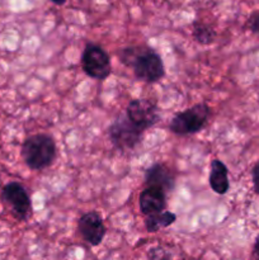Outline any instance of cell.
I'll list each match as a JSON object with an SVG mask.
<instances>
[{"label":"cell","instance_id":"obj_17","mask_svg":"<svg viewBox=\"0 0 259 260\" xmlns=\"http://www.w3.org/2000/svg\"><path fill=\"white\" fill-rule=\"evenodd\" d=\"M253 253H254V256H255V259H256V260H259V235L256 236L255 243H254Z\"/></svg>","mask_w":259,"mask_h":260},{"label":"cell","instance_id":"obj_9","mask_svg":"<svg viewBox=\"0 0 259 260\" xmlns=\"http://www.w3.org/2000/svg\"><path fill=\"white\" fill-rule=\"evenodd\" d=\"M140 211L145 216L164 212L167 208V196L164 190L156 187H146L139 197Z\"/></svg>","mask_w":259,"mask_h":260},{"label":"cell","instance_id":"obj_13","mask_svg":"<svg viewBox=\"0 0 259 260\" xmlns=\"http://www.w3.org/2000/svg\"><path fill=\"white\" fill-rule=\"evenodd\" d=\"M192 36L196 42L201 45H211L216 38V32L211 25L202 22H195L192 28Z\"/></svg>","mask_w":259,"mask_h":260},{"label":"cell","instance_id":"obj_12","mask_svg":"<svg viewBox=\"0 0 259 260\" xmlns=\"http://www.w3.org/2000/svg\"><path fill=\"white\" fill-rule=\"evenodd\" d=\"M177 221V215L170 211H164L161 213H156V215L146 216L145 220V228H146L147 233H157V231L163 230L165 228H169L170 225Z\"/></svg>","mask_w":259,"mask_h":260},{"label":"cell","instance_id":"obj_11","mask_svg":"<svg viewBox=\"0 0 259 260\" xmlns=\"http://www.w3.org/2000/svg\"><path fill=\"white\" fill-rule=\"evenodd\" d=\"M208 184L216 194L223 196L228 193L230 188L229 182V169L221 160L213 159L210 165V175H208Z\"/></svg>","mask_w":259,"mask_h":260},{"label":"cell","instance_id":"obj_5","mask_svg":"<svg viewBox=\"0 0 259 260\" xmlns=\"http://www.w3.org/2000/svg\"><path fill=\"white\" fill-rule=\"evenodd\" d=\"M81 68L89 78L106 80L112 73L109 53L96 43H86L81 55Z\"/></svg>","mask_w":259,"mask_h":260},{"label":"cell","instance_id":"obj_8","mask_svg":"<svg viewBox=\"0 0 259 260\" xmlns=\"http://www.w3.org/2000/svg\"><path fill=\"white\" fill-rule=\"evenodd\" d=\"M78 233L90 246L101 245L107 233L101 213L96 211L84 213L78 220Z\"/></svg>","mask_w":259,"mask_h":260},{"label":"cell","instance_id":"obj_3","mask_svg":"<svg viewBox=\"0 0 259 260\" xmlns=\"http://www.w3.org/2000/svg\"><path fill=\"white\" fill-rule=\"evenodd\" d=\"M211 109L206 103H197L190 108L179 112L172 118L169 129L179 136L198 134L210 118Z\"/></svg>","mask_w":259,"mask_h":260},{"label":"cell","instance_id":"obj_14","mask_svg":"<svg viewBox=\"0 0 259 260\" xmlns=\"http://www.w3.org/2000/svg\"><path fill=\"white\" fill-rule=\"evenodd\" d=\"M149 260H170V256L161 248H154L150 250Z\"/></svg>","mask_w":259,"mask_h":260},{"label":"cell","instance_id":"obj_15","mask_svg":"<svg viewBox=\"0 0 259 260\" xmlns=\"http://www.w3.org/2000/svg\"><path fill=\"white\" fill-rule=\"evenodd\" d=\"M246 25H248V28L251 32L259 36V12H254L253 14L249 17Z\"/></svg>","mask_w":259,"mask_h":260},{"label":"cell","instance_id":"obj_16","mask_svg":"<svg viewBox=\"0 0 259 260\" xmlns=\"http://www.w3.org/2000/svg\"><path fill=\"white\" fill-rule=\"evenodd\" d=\"M251 179H253V187L256 194H259V161L254 165L251 170Z\"/></svg>","mask_w":259,"mask_h":260},{"label":"cell","instance_id":"obj_4","mask_svg":"<svg viewBox=\"0 0 259 260\" xmlns=\"http://www.w3.org/2000/svg\"><path fill=\"white\" fill-rule=\"evenodd\" d=\"M108 136L117 150L131 151L141 144L144 132L132 124L126 114H121L109 124Z\"/></svg>","mask_w":259,"mask_h":260},{"label":"cell","instance_id":"obj_10","mask_svg":"<svg viewBox=\"0 0 259 260\" xmlns=\"http://www.w3.org/2000/svg\"><path fill=\"white\" fill-rule=\"evenodd\" d=\"M145 183L147 187H156L165 193L172 192L175 187V177L165 165L156 162L145 172Z\"/></svg>","mask_w":259,"mask_h":260},{"label":"cell","instance_id":"obj_6","mask_svg":"<svg viewBox=\"0 0 259 260\" xmlns=\"http://www.w3.org/2000/svg\"><path fill=\"white\" fill-rule=\"evenodd\" d=\"M0 198L18 221L29 220L32 216V200L28 190L20 183L10 182L5 184L0 193Z\"/></svg>","mask_w":259,"mask_h":260},{"label":"cell","instance_id":"obj_1","mask_svg":"<svg viewBox=\"0 0 259 260\" xmlns=\"http://www.w3.org/2000/svg\"><path fill=\"white\" fill-rule=\"evenodd\" d=\"M119 61L134 70L135 78L145 83L154 84L164 78L165 68L159 53L146 46H131L117 52Z\"/></svg>","mask_w":259,"mask_h":260},{"label":"cell","instance_id":"obj_7","mask_svg":"<svg viewBox=\"0 0 259 260\" xmlns=\"http://www.w3.org/2000/svg\"><path fill=\"white\" fill-rule=\"evenodd\" d=\"M126 116L132 124L145 132L160 121V109L150 99H134L127 106Z\"/></svg>","mask_w":259,"mask_h":260},{"label":"cell","instance_id":"obj_2","mask_svg":"<svg viewBox=\"0 0 259 260\" xmlns=\"http://www.w3.org/2000/svg\"><path fill=\"white\" fill-rule=\"evenodd\" d=\"M22 157L30 170L41 172L47 169L56 159L55 140L46 134L27 137L22 145Z\"/></svg>","mask_w":259,"mask_h":260},{"label":"cell","instance_id":"obj_18","mask_svg":"<svg viewBox=\"0 0 259 260\" xmlns=\"http://www.w3.org/2000/svg\"><path fill=\"white\" fill-rule=\"evenodd\" d=\"M51 2L56 5H62V4H65L66 0H51Z\"/></svg>","mask_w":259,"mask_h":260}]
</instances>
